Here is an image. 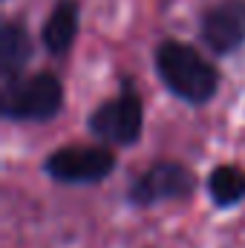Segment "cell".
Segmentation results:
<instances>
[{
  "mask_svg": "<svg viewBox=\"0 0 245 248\" xmlns=\"http://www.w3.org/2000/svg\"><path fill=\"white\" fill-rule=\"evenodd\" d=\"M78 20H81L78 0H58L55 3V9L49 12L46 23L41 29V41H44V46H46L49 55L63 58L72 49V44L78 38Z\"/></svg>",
  "mask_w": 245,
  "mask_h": 248,
  "instance_id": "52a82bcc",
  "label": "cell"
},
{
  "mask_svg": "<svg viewBox=\"0 0 245 248\" xmlns=\"http://www.w3.org/2000/svg\"><path fill=\"white\" fill-rule=\"evenodd\" d=\"M193 185H196V179L184 165H179V162H156L150 170H144L133 182L130 202L147 208V205H156V202L182 199V196H190Z\"/></svg>",
  "mask_w": 245,
  "mask_h": 248,
  "instance_id": "5b68a950",
  "label": "cell"
},
{
  "mask_svg": "<svg viewBox=\"0 0 245 248\" xmlns=\"http://www.w3.org/2000/svg\"><path fill=\"white\" fill-rule=\"evenodd\" d=\"M32 55V41L29 32L20 20H6L0 29V72H3V87L15 84L23 78V66Z\"/></svg>",
  "mask_w": 245,
  "mask_h": 248,
  "instance_id": "ba28073f",
  "label": "cell"
},
{
  "mask_svg": "<svg viewBox=\"0 0 245 248\" xmlns=\"http://www.w3.org/2000/svg\"><path fill=\"white\" fill-rule=\"evenodd\" d=\"M141 124H144V113H141V101L136 93L124 90L119 98L104 101L92 116H90V130L92 136L110 141V144H133L141 136Z\"/></svg>",
  "mask_w": 245,
  "mask_h": 248,
  "instance_id": "277c9868",
  "label": "cell"
},
{
  "mask_svg": "<svg viewBox=\"0 0 245 248\" xmlns=\"http://www.w3.org/2000/svg\"><path fill=\"white\" fill-rule=\"evenodd\" d=\"M63 104V87L52 72H35L3 87V113L9 119L46 122Z\"/></svg>",
  "mask_w": 245,
  "mask_h": 248,
  "instance_id": "7a4b0ae2",
  "label": "cell"
},
{
  "mask_svg": "<svg viewBox=\"0 0 245 248\" xmlns=\"http://www.w3.org/2000/svg\"><path fill=\"white\" fill-rule=\"evenodd\" d=\"M202 41L216 52L228 55L245 44V0H222L202 15Z\"/></svg>",
  "mask_w": 245,
  "mask_h": 248,
  "instance_id": "8992f818",
  "label": "cell"
},
{
  "mask_svg": "<svg viewBox=\"0 0 245 248\" xmlns=\"http://www.w3.org/2000/svg\"><path fill=\"white\" fill-rule=\"evenodd\" d=\"M208 187H211V196L216 205H222V208L237 205L245 199V170L237 165H222L211 173Z\"/></svg>",
  "mask_w": 245,
  "mask_h": 248,
  "instance_id": "9c48e42d",
  "label": "cell"
},
{
  "mask_svg": "<svg viewBox=\"0 0 245 248\" xmlns=\"http://www.w3.org/2000/svg\"><path fill=\"white\" fill-rule=\"evenodd\" d=\"M156 72L165 87L187 104H205L214 98L219 75L193 46L179 41H165L156 49Z\"/></svg>",
  "mask_w": 245,
  "mask_h": 248,
  "instance_id": "6da1fadb",
  "label": "cell"
},
{
  "mask_svg": "<svg viewBox=\"0 0 245 248\" xmlns=\"http://www.w3.org/2000/svg\"><path fill=\"white\" fill-rule=\"evenodd\" d=\"M116 156L107 147H61L46 159V173L66 185H90L110 176Z\"/></svg>",
  "mask_w": 245,
  "mask_h": 248,
  "instance_id": "3957f363",
  "label": "cell"
}]
</instances>
